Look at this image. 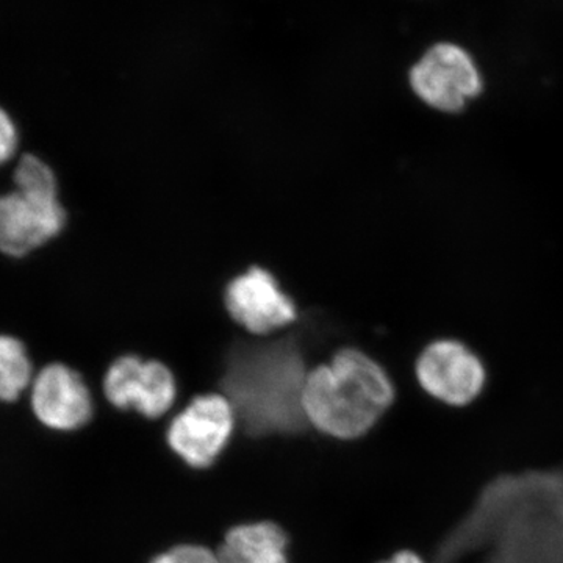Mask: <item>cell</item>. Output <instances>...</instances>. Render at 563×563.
Returning <instances> with one entry per match:
<instances>
[{
  "mask_svg": "<svg viewBox=\"0 0 563 563\" xmlns=\"http://www.w3.org/2000/svg\"><path fill=\"white\" fill-rule=\"evenodd\" d=\"M233 335L222 357L217 391L228 396L246 437L309 431L302 388L314 363L301 336Z\"/></svg>",
  "mask_w": 563,
  "mask_h": 563,
  "instance_id": "obj_1",
  "label": "cell"
},
{
  "mask_svg": "<svg viewBox=\"0 0 563 563\" xmlns=\"http://www.w3.org/2000/svg\"><path fill=\"white\" fill-rule=\"evenodd\" d=\"M395 380L383 363L357 346L339 347L310 368L302 409L312 431L336 442H358L395 409Z\"/></svg>",
  "mask_w": 563,
  "mask_h": 563,
  "instance_id": "obj_2",
  "label": "cell"
},
{
  "mask_svg": "<svg viewBox=\"0 0 563 563\" xmlns=\"http://www.w3.org/2000/svg\"><path fill=\"white\" fill-rule=\"evenodd\" d=\"M13 184L0 195V254L24 258L60 235L68 213L54 169L38 155H22Z\"/></svg>",
  "mask_w": 563,
  "mask_h": 563,
  "instance_id": "obj_3",
  "label": "cell"
},
{
  "mask_svg": "<svg viewBox=\"0 0 563 563\" xmlns=\"http://www.w3.org/2000/svg\"><path fill=\"white\" fill-rule=\"evenodd\" d=\"M239 432V420L228 396L220 391L192 396L166 422L165 440L172 453L195 472L217 465Z\"/></svg>",
  "mask_w": 563,
  "mask_h": 563,
  "instance_id": "obj_4",
  "label": "cell"
},
{
  "mask_svg": "<svg viewBox=\"0 0 563 563\" xmlns=\"http://www.w3.org/2000/svg\"><path fill=\"white\" fill-rule=\"evenodd\" d=\"M98 393L118 412L162 421L176 410L179 383L165 362L124 354L110 363Z\"/></svg>",
  "mask_w": 563,
  "mask_h": 563,
  "instance_id": "obj_5",
  "label": "cell"
},
{
  "mask_svg": "<svg viewBox=\"0 0 563 563\" xmlns=\"http://www.w3.org/2000/svg\"><path fill=\"white\" fill-rule=\"evenodd\" d=\"M409 85L429 109L459 113L479 98L484 77L468 49L454 41H439L415 62Z\"/></svg>",
  "mask_w": 563,
  "mask_h": 563,
  "instance_id": "obj_6",
  "label": "cell"
},
{
  "mask_svg": "<svg viewBox=\"0 0 563 563\" xmlns=\"http://www.w3.org/2000/svg\"><path fill=\"white\" fill-rule=\"evenodd\" d=\"M415 377L421 390L451 407L476 401L487 383V369L479 355L465 343L440 339L429 343L415 362Z\"/></svg>",
  "mask_w": 563,
  "mask_h": 563,
  "instance_id": "obj_7",
  "label": "cell"
},
{
  "mask_svg": "<svg viewBox=\"0 0 563 563\" xmlns=\"http://www.w3.org/2000/svg\"><path fill=\"white\" fill-rule=\"evenodd\" d=\"M33 413L58 433L84 431L96 417V393L80 369L65 362L43 366L31 385Z\"/></svg>",
  "mask_w": 563,
  "mask_h": 563,
  "instance_id": "obj_8",
  "label": "cell"
},
{
  "mask_svg": "<svg viewBox=\"0 0 563 563\" xmlns=\"http://www.w3.org/2000/svg\"><path fill=\"white\" fill-rule=\"evenodd\" d=\"M224 306L233 322L254 336L287 328L298 318V309L268 269L252 266L229 282Z\"/></svg>",
  "mask_w": 563,
  "mask_h": 563,
  "instance_id": "obj_9",
  "label": "cell"
},
{
  "mask_svg": "<svg viewBox=\"0 0 563 563\" xmlns=\"http://www.w3.org/2000/svg\"><path fill=\"white\" fill-rule=\"evenodd\" d=\"M214 551L220 563H290V536L272 520L236 525Z\"/></svg>",
  "mask_w": 563,
  "mask_h": 563,
  "instance_id": "obj_10",
  "label": "cell"
},
{
  "mask_svg": "<svg viewBox=\"0 0 563 563\" xmlns=\"http://www.w3.org/2000/svg\"><path fill=\"white\" fill-rule=\"evenodd\" d=\"M27 346L18 336L0 333V401L13 402L33 383Z\"/></svg>",
  "mask_w": 563,
  "mask_h": 563,
  "instance_id": "obj_11",
  "label": "cell"
},
{
  "mask_svg": "<svg viewBox=\"0 0 563 563\" xmlns=\"http://www.w3.org/2000/svg\"><path fill=\"white\" fill-rule=\"evenodd\" d=\"M150 563H220L217 551L198 543H179L155 555Z\"/></svg>",
  "mask_w": 563,
  "mask_h": 563,
  "instance_id": "obj_12",
  "label": "cell"
},
{
  "mask_svg": "<svg viewBox=\"0 0 563 563\" xmlns=\"http://www.w3.org/2000/svg\"><path fill=\"white\" fill-rule=\"evenodd\" d=\"M20 146V131L9 111L0 107V166L9 163Z\"/></svg>",
  "mask_w": 563,
  "mask_h": 563,
  "instance_id": "obj_13",
  "label": "cell"
},
{
  "mask_svg": "<svg viewBox=\"0 0 563 563\" xmlns=\"http://www.w3.org/2000/svg\"><path fill=\"white\" fill-rule=\"evenodd\" d=\"M377 563H426L420 554L415 553L412 550H398L390 555V558L383 559Z\"/></svg>",
  "mask_w": 563,
  "mask_h": 563,
  "instance_id": "obj_14",
  "label": "cell"
}]
</instances>
